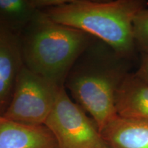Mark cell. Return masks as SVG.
<instances>
[{"mask_svg": "<svg viewBox=\"0 0 148 148\" xmlns=\"http://www.w3.org/2000/svg\"><path fill=\"white\" fill-rule=\"evenodd\" d=\"M91 38L83 31L57 23L42 11L19 35L23 64L62 87Z\"/></svg>", "mask_w": 148, "mask_h": 148, "instance_id": "1", "label": "cell"}, {"mask_svg": "<svg viewBox=\"0 0 148 148\" xmlns=\"http://www.w3.org/2000/svg\"><path fill=\"white\" fill-rule=\"evenodd\" d=\"M144 7L139 0H66L44 12L57 23L98 38L118 56L124 57L134 49L133 19Z\"/></svg>", "mask_w": 148, "mask_h": 148, "instance_id": "2", "label": "cell"}, {"mask_svg": "<svg viewBox=\"0 0 148 148\" xmlns=\"http://www.w3.org/2000/svg\"><path fill=\"white\" fill-rule=\"evenodd\" d=\"M91 47L79 57L64 82L72 99L90 114L99 132L117 116L116 93L125 75L115 62Z\"/></svg>", "mask_w": 148, "mask_h": 148, "instance_id": "3", "label": "cell"}, {"mask_svg": "<svg viewBox=\"0 0 148 148\" xmlns=\"http://www.w3.org/2000/svg\"><path fill=\"white\" fill-rule=\"evenodd\" d=\"M44 125L53 134L58 148L107 147L95 121L69 97L64 86Z\"/></svg>", "mask_w": 148, "mask_h": 148, "instance_id": "4", "label": "cell"}, {"mask_svg": "<svg viewBox=\"0 0 148 148\" xmlns=\"http://www.w3.org/2000/svg\"><path fill=\"white\" fill-rule=\"evenodd\" d=\"M60 88L23 65L10 102L2 116L26 124L44 125Z\"/></svg>", "mask_w": 148, "mask_h": 148, "instance_id": "5", "label": "cell"}, {"mask_svg": "<svg viewBox=\"0 0 148 148\" xmlns=\"http://www.w3.org/2000/svg\"><path fill=\"white\" fill-rule=\"evenodd\" d=\"M23 65L19 36L0 28V116L8 108Z\"/></svg>", "mask_w": 148, "mask_h": 148, "instance_id": "6", "label": "cell"}, {"mask_svg": "<svg viewBox=\"0 0 148 148\" xmlns=\"http://www.w3.org/2000/svg\"><path fill=\"white\" fill-rule=\"evenodd\" d=\"M0 148H58L45 125L20 123L0 116Z\"/></svg>", "mask_w": 148, "mask_h": 148, "instance_id": "7", "label": "cell"}, {"mask_svg": "<svg viewBox=\"0 0 148 148\" xmlns=\"http://www.w3.org/2000/svg\"><path fill=\"white\" fill-rule=\"evenodd\" d=\"M66 0H0V28L19 35L40 12Z\"/></svg>", "mask_w": 148, "mask_h": 148, "instance_id": "8", "label": "cell"}, {"mask_svg": "<svg viewBox=\"0 0 148 148\" xmlns=\"http://www.w3.org/2000/svg\"><path fill=\"white\" fill-rule=\"evenodd\" d=\"M100 133L108 148H148V121L117 115Z\"/></svg>", "mask_w": 148, "mask_h": 148, "instance_id": "9", "label": "cell"}, {"mask_svg": "<svg viewBox=\"0 0 148 148\" xmlns=\"http://www.w3.org/2000/svg\"><path fill=\"white\" fill-rule=\"evenodd\" d=\"M119 116L148 121V84L133 75H125L116 93Z\"/></svg>", "mask_w": 148, "mask_h": 148, "instance_id": "10", "label": "cell"}, {"mask_svg": "<svg viewBox=\"0 0 148 148\" xmlns=\"http://www.w3.org/2000/svg\"><path fill=\"white\" fill-rule=\"evenodd\" d=\"M134 43L148 54V8L144 7L135 15L132 23Z\"/></svg>", "mask_w": 148, "mask_h": 148, "instance_id": "11", "label": "cell"}, {"mask_svg": "<svg viewBox=\"0 0 148 148\" xmlns=\"http://www.w3.org/2000/svg\"><path fill=\"white\" fill-rule=\"evenodd\" d=\"M135 76L148 84V54H144Z\"/></svg>", "mask_w": 148, "mask_h": 148, "instance_id": "12", "label": "cell"}, {"mask_svg": "<svg viewBox=\"0 0 148 148\" xmlns=\"http://www.w3.org/2000/svg\"><path fill=\"white\" fill-rule=\"evenodd\" d=\"M105 148H108V147H105Z\"/></svg>", "mask_w": 148, "mask_h": 148, "instance_id": "13", "label": "cell"}]
</instances>
